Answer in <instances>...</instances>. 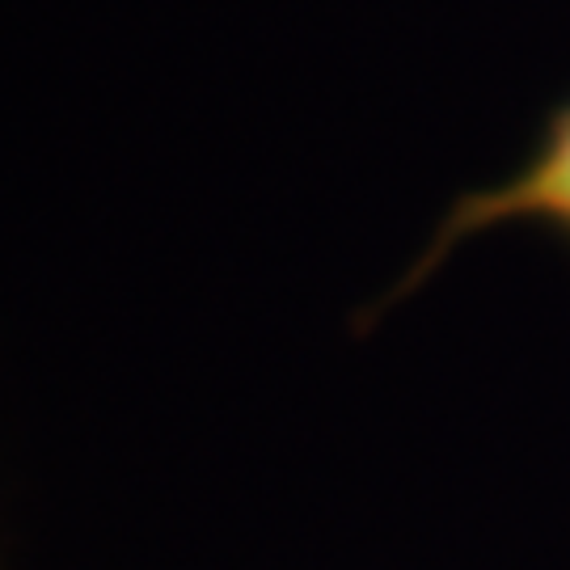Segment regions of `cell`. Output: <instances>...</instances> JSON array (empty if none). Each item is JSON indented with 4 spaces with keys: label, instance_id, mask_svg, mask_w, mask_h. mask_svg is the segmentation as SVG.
<instances>
[{
    "label": "cell",
    "instance_id": "obj_1",
    "mask_svg": "<svg viewBox=\"0 0 570 570\" xmlns=\"http://www.w3.org/2000/svg\"><path fill=\"white\" fill-rule=\"evenodd\" d=\"M503 225H537L570 245V94L546 110L537 144L508 178L490 186H473V190L452 199L444 220L431 233V242L423 245V254L410 263L402 284H393L372 305V317L364 326H372L376 317H385V308H393L397 301H406L410 292L428 284L431 275L449 263L456 245Z\"/></svg>",
    "mask_w": 570,
    "mask_h": 570
}]
</instances>
